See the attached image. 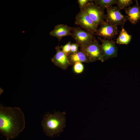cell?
I'll use <instances>...</instances> for the list:
<instances>
[{
	"instance_id": "cell-1",
	"label": "cell",
	"mask_w": 140,
	"mask_h": 140,
	"mask_svg": "<svg viewBox=\"0 0 140 140\" xmlns=\"http://www.w3.org/2000/svg\"><path fill=\"white\" fill-rule=\"evenodd\" d=\"M24 114L18 107L0 105V132L7 140L18 137L25 127Z\"/></svg>"
},
{
	"instance_id": "cell-2",
	"label": "cell",
	"mask_w": 140,
	"mask_h": 140,
	"mask_svg": "<svg viewBox=\"0 0 140 140\" xmlns=\"http://www.w3.org/2000/svg\"><path fill=\"white\" fill-rule=\"evenodd\" d=\"M65 113L58 111L53 114L48 113L43 118L41 125L46 135L53 137L62 132L65 127Z\"/></svg>"
},
{
	"instance_id": "cell-3",
	"label": "cell",
	"mask_w": 140,
	"mask_h": 140,
	"mask_svg": "<svg viewBox=\"0 0 140 140\" xmlns=\"http://www.w3.org/2000/svg\"><path fill=\"white\" fill-rule=\"evenodd\" d=\"M86 55L90 62L100 60L104 61L101 45L96 40L80 48V50Z\"/></svg>"
},
{
	"instance_id": "cell-4",
	"label": "cell",
	"mask_w": 140,
	"mask_h": 140,
	"mask_svg": "<svg viewBox=\"0 0 140 140\" xmlns=\"http://www.w3.org/2000/svg\"><path fill=\"white\" fill-rule=\"evenodd\" d=\"M71 36L80 48L96 39L93 34L79 27H72Z\"/></svg>"
},
{
	"instance_id": "cell-5",
	"label": "cell",
	"mask_w": 140,
	"mask_h": 140,
	"mask_svg": "<svg viewBox=\"0 0 140 140\" xmlns=\"http://www.w3.org/2000/svg\"><path fill=\"white\" fill-rule=\"evenodd\" d=\"M93 1L89 2L83 10L98 26L104 21L105 15L103 10L94 3Z\"/></svg>"
},
{
	"instance_id": "cell-6",
	"label": "cell",
	"mask_w": 140,
	"mask_h": 140,
	"mask_svg": "<svg viewBox=\"0 0 140 140\" xmlns=\"http://www.w3.org/2000/svg\"><path fill=\"white\" fill-rule=\"evenodd\" d=\"M75 24L93 34L96 33L98 29V26L83 10H80L76 15Z\"/></svg>"
},
{
	"instance_id": "cell-7",
	"label": "cell",
	"mask_w": 140,
	"mask_h": 140,
	"mask_svg": "<svg viewBox=\"0 0 140 140\" xmlns=\"http://www.w3.org/2000/svg\"><path fill=\"white\" fill-rule=\"evenodd\" d=\"M105 19L106 22L116 26H123L128 20L127 16L123 15L117 7L112 6L107 9Z\"/></svg>"
},
{
	"instance_id": "cell-8",
	"label": "cell",
	"mask_w": 140,
	"mask_h": 140,
	"mask_svg": "<svg viewBox=\"0 0 140 140\" xmlns=\"http://www.w3.org/2000/svg\"><path fill=\"white\" fill-rule=\"evenodd\" d=\"M101 45L104 61L111 58L116 57L118 55V48L115 42L113 40L101 39Z\"/></svg>"
},
{
	"instance_id": "cell-9",
	"label": "cell",
	"mask_w": 140,
	"mask_h": 140,
	"mask_svg": "<svg viewBox=\"0 0 140 140\" xmlns=\"http://www.w3.org/2000/svg\"><path fill=\"white\" fill-rule=\"evenodd\" d=\"M118 33L116 26L104 21L98 29L96 34L104 39L110 40L114 37Z\"/></svg>"
},
{
	"instance_id": "cell-10",
	"label": "cell",
	"mask_w": 140,
	"mask_h": 140,
	"mask_svg": "<svg viewBox=\"0 0 140 140\" xmlns=\"http://www.w3.org/2000/svg\"><path fill=\"white\" fill-rule=\"evenodd\" d=\"M55 48L56 52L51 58V61L63 70L66 69L69 66L71 65L68 57L61 50L59 46H57Z\"/></svg>"
},
{
	"instance_id": "cell-11",
	"label": "cell",
	"mask_w": 140,
	"mask_h": 140,
	"mask_svg": "<svg viewBox=\"0 0 140 140\" xmlns=\"http://www.w3.org/2000/svg\"><path fill=\"white\" fill-rule=\"evenodd\" d=\"M72 27L66 24H59L55 26L54 29L51 31L50 34L57 38L59 41L64 37L71 36Z\"/></svg>"
},
{
	"instance_id": "cell-12",
	"label": "cell",
	"mask_w": 140,
	"mask_h": 140,
	"mask_svg": "<svg viewBox=\"0 0 140 140\" xmlns=\"http://www.w3.org/2000/svg\"><path fill=\"white\" fill-rule=\"evenodd\" d=\"M136 2V4L133 6H129L124 9L127 19L133 24H136L140 20V7L137 1Z\"/></svg>"
},
{
	"instance_id": "cell-13",
	"label": "cell",
	"mask_w": 140,
	"mask_h": 140,
	"mask_svg": "<svg viewBox=\"0 0 140 140\" xmlns=\"http://www.w3.org/2000/svg\"><path fill=\"white\" fill-rule=\"evenodd\" d=\"M68 57L71 65L77 62L82 63L90 62L86 54L80 50L75 53L70 54Z\"/></svg>"
},
{
	"instance_id": "cell-14",
	"label": "cell",
	"mask_w": 140,
	"mask_h": 140,
	"mask_svg": "<svg viewBox=\"0 0 140 140\" xmlns=\"http://www.w3.org/2000/svg\"><path fill=\"white\" fill-rule=\"evenodd\" d=\"M131 39V36L128 33L123 26H122L121 30L116 39V43L118 44L127 45L129 43Z\"/></svg>"
},
{
	"instance_id": "cell-15",
	"label": "cell",
	"mask_w": 140,
	"mask_h": 140,
	"mask_svg": "<svg viewBox=\"0 0 140 140\" xmlns=\"http://www.w3.org/2000/svg\"><path fill=\"white\" fill-rule=\"evenodd\" d=\"M94 1V3L103 10L116 4L117 2V0H95Z\"/></svg>"
},
{
	"instance_id": "cell-16",
	"label": "cell",
	"mask_w": 140,
	"mask_h": 140,
	"mask_svg": "<svg viewBox=\"0 0 140 140\" xmlns=\"http://www.w3.org/2000/svg\"><path fill=\"white\" fill-rule=\"evenodd\" d=\"M132 3L131 0H117L116 4L118 8L121 10L124 9Z\"/></svg>"
},
{
	"instance_id": "cell-17",
	"label": "cell",
	"mask_w": 140,
	"mask_h": 140,
	"mask_svg": "<svg viewBox=\"0 0 140 140\" xmlns=\"http://www.w3.org/2000/svg\"><path fill=\"white\" fill-rule=\"evenodd\" d=\"M84 68V66L82 63L77 62L73 65V70L76 74H79L81 73L83 71Z\"/></svg>"
},
{
	"instance_id": "cell-18",
	"label": "cell",
	"mask_w": 140,
	"mask_h": 140,
	"mask_svg": "<svg viewBox=\"0 0 140 140\" xmlns=\"http://www.w3.org/2000/svg\"><path fill=\"white\" fill-rule=\"evenodd\" d=\"M71 43L70 41L68 42L64 45L59 46L62 51L68 57L70 54V50Z\"/></svg>"
},
{
	"instance_id": "cell-19",
	"label": "cell",
	"mask_w": 140,
	"mask_h": 140,
	"mask_svg": "<svg viewBox=\"0 0 140 140\" xmlns=\"http://www.w3.org/2000/svg\"><path fill=\"white\" fill-rule=\"evenodd\" d=\"M90 0H78V2L80 10H83L84 8L89 2L92 1Z\"/></svg>"
},
{
	"instance_id": "cell-20",
	"label": "cell",
	"mask_w": 140,
	"mask_h": 140,
	"mask_svg": "<svg viewBox=\"0 0 140 140\" xmlns=\"http://www.w3.org/2000/svg\"><path fill=\"white\" fill-rule=\"evenodd\" d=\"M79 45L76 43H71L70 54H74L77 52L78 51Z\"/></svg>"
}]
</instances>
